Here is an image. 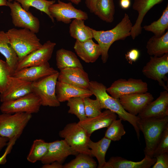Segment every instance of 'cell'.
I'll return each mask as SVG.
<instances>
[{
  "mask_svg": "<svg viewBox=\"0 0 168 168\" xmlns=\"http://www.w3.org/2000/svg\"><path fill=\"white\" fill-rule=\"evenodd\" d=\"M59 72L32 82V92L40 100L41 105L57 107L60 105L56 94Z\"/></svg>",
  "mask_w": 168,
  "mask_h": 168,
  "instance_id": "obj_7",
  "label": "cell"
},
{
  "mask_svg": "<svg viewBox=\"0 0 168 168\" xmlns=\"http://www.w3.org/2000/svg\"><path fill=\"white\" fill-rule=\"evenodd\" d=\"M32 117V114L19 112L0 114V136L18 138Z\"/></svg>",
  "mask_w": 168,
  "mask_h": 168,
  "instance_id": "obj_5",
  "label": "cell"
},
{
  "mask_svg": "<svg viewBox=\"0 0 168 168\" xmlns=\"http://www.w3.org/2000/svg\"><path fill=\"white\" fill-rule=\"evenodd\" d=\"M70 36L80 42H83L93 38L91 28L86 26L84 20L74 19L69 27Z\"/></svg>",
  "mask_w": 168,
  "mask_h": 168,
  "instance_id": "obj_29",
  "label": "cell"
},
{
  "mask_svg": "<svg viewBox=\"0 0 168 168\" xmlns=\"http://www.w3.org/2000/svg\"><path fill=\"white\" fill-rule=\"evenodd\" d=\"M98 0H85L86 7L91 13H93L95 5Z\"/></svg>",
  "mask_w": 168,
  "mask_h": 168,
  "instance_id": "obj_44",
  "label": "cell"
},
{
  "mask_svg": "<svg viewBox=\"0 0 168 168\" xmlns=\"http://www.w3.org/2000/svg\"><path fill=\"white\" fill-rule=\"evenodd\" d=\"M71 1L72 2L76 4H78L81 2V0H67Z\"/></svg>",
  "mask_w": 168,
  "mask_h": 168,
  "instance_id": "obj_48",
  "label": "cell"
},
{
  "mask_svg": "<svg viewBox=\"0 0 168 168\" xmlns=\"http://www.w3.org/2000/svg\"><path fill=\"white\" fill-rule=\"evenodd\" d=\"M168 153V125L163 131L155 150L153 157L162 153Z\"/></svg>",
  "mask_w": 168,
  "mask_h": 168,
  "instance_id": "obj_39",
  "label": "cell"
},
{
  "mask_svg": "<svg viewBox=\"0 0 168 168\" xmlns=\"http://www.w3.org/2000/svg\"><path fill=\"white\" fill-rule=\"evenodd\" d=\"M42 168H63L62 163L54 161L49 164H44L41 167Z\"/></svg>",
  "mask_w": 168,
  "mask_h": 168,
  "instance_id": "obj_43",
  "label": "cell"
},
{
  "mask_svg": "<svg viewBox=\"0 0 168 168\" xmlns=\"http://www.w3.org/2000/svg\"><path fill=\"white\" fill-rule=\"evenodd\" d=\"M143 28L146 31L153 33L155 35L160 36L165 33L168 29V5L163 11L161 17L148 25L143 26Z\"/></svg>",
  "mask_w": 168,
  "mask_h": 168,
  "instance_id": "obj_33",
  "label": "cell"
},
{
  "mask_svg": "<svg viewBox=\"0 0 168 168\" xmlns=\"http://www.w3.org/2000/svg\"><path fill=\"white\" fill-rule=\"evenodd\" d=\"M117 117L115 113L109 110H106L97 116L87 117L82 121H79L78 123L90 136L95 131L107 128L114 120L116 119Z\"/></svg>",
  "mask_w": 168,
  "mask_h": 168,
  "instance_id": "obj_20",
  "label": "cell"
},
{
  "mask_svg": "<svg viewBox=\"0 0 168 168\" xmlns=\"http://www.w3.org/2000/svg\"><path fill=\"white\" fill-rule=\"evenodd\" d=\"M49 143L42 139L35 140L27 156L28 161L35 163L39 161H40L46 154Z\"/></svg>",
  "mask_w": 168,
  "mask_h": 168,
  "instance_id": "obj_31",
  "label": "cell"
},
{
  "mask_svg": "<svg viewBox=\"0 0 168 168\" xmlns=\"http://www.w3.org/2000/svg\"><path fill=\"white\" fill-rule=\"evenodd\" d=\"M58 72L51 67L48 62L15 72L12 76L26 81L33 82Z\"/></svg>",
  "mask_w": 168,
  "mask_h": 168,
  "instance_id": "obj_19",
  "label": "cell"
},
{
  "mask_svg": "<svg viewBox=\"0 0 168 168\" xmlns=\"http://www.w3.org/2000/svg\"><path fill=\"white\" fill-rule=\"evenodd\" d=\"M11 76L10 69L6 62L0 59V93L7 88Z\"/></svg>",
  "mask_w": 168,
  "mask_h": 168,
  "instance_id": "obj_38",
  "label": "cell"
},
{
  "mask_svg": "<svg viewBox=\"0 0 168 168\" xmlns=\"http://www.w3.org/2000/svg\"><path fill=\"white\" fill-rule=\"evenodd\" d=\"M32 82L11 76L7 88L0 93V101L14 100L32 92Z\"/></svg>",
  "mask_w": 168,
  "mask_h": 168,
  "instance_id": "obj_16",
  "label": "cell"
},
{
  "mask_svg": "<svg viewBox=\"0 0 168 168\" xmlns=\"http://www.w3.org/2000/svg\"><path fill=\"white\" fill-rule=\"evenodd\" d=\"M7 0H0V7L2 6H7Z\"/></svg>",
  "mask_w": 168,
  "mask_h": 168,
  "instance_id": "obj_47",
  "label": "cell"
},
{
  "mask_svg": "<svg viewBox=\"0 0 168 168\" xmlns=\"http://www.w3.org/2000/svg\"><path fill=\"white\" fill-rule=\"evenodd\" d=\"M97 166L96 162L91 156L79 153L74 159L63 165V168H96Z\"/></svg>",
  "mask_w": 168,
  "mask_h": 168,
  "instance_id": "obj_34",
  "label": "cell"
},
{
  "mask_svg": "<svg viewBox=\"0 0 168 168\" xmlns=\"http://www.w3.org/2000/svg\"><path fill=\"white\" fill-rule=\"evenodd\" d=\"M140 55L139 51L136 49H132L128 52L125 54V58L128 63L132 64L138 58Z\"/></svg>",
  "mask_w": 168,
  "mask_h": 168,
  "instance_id": "obj_42",
  "label": "cell"
},
{
  "mask_svg": "<svg viewBox=\"0 0 168 168\" xmlns=\"http://www.w3.org/2000/svg\"><path fill=\"white\" fill-rule=\"evenodd\" d=\"M56 65L60 70L68 68H83L77 56L71 51L63 48L58 49L56 53Z\"/></svg>",
  "mask_w": 168,
  "mask_h": 168,
  "instance_id": "obj_27",
  "label": "cell"
},
{
  "mask_svg": "<svg viewBox=\"0 0 168 168\" xmlns=\"http://www.w3.org/2000/svg\"><path fill=\"white\" fill-rule=\"evenodd\" d=\"M49 143L48 151L40 161L43 164L54 161L62 164L68 156L78 154L72 149L64 139Z\"/></svg>",
  "mask_w": 168,
  "mask_h": 168,
  "instance_id": "obj_15",
  "label": "cell"
},
{
  "mask_svg": "<svg viewBox=\"0 0 168 168\" xmlns=\"http://www.w3.org/2000/svg\"><path fill=\"white\" fill-rule=\"evenodd\" d=\"M58 135L60 137L64 139L76 153H86L92 156L91 150L88 146L90 136L78 123L66 124L59 132Z\"/></svg>",
  "mask_w": 168,
  "mask_h": 168,
  "instance_id": "obj_6",
  "label": "cell"
},
{
  "mask_svg": "<svg viewBox=\"0 0 168 168\" xmlns=\"http://www.w3.org/2000/svg\"><path fill=\"white\" fill-rule=\"evenodd\" d=\"M51 16L58 21L69 24L71 19L86 20L88 19L86 13L75 8L71 2L65 3L58 0V3L51 5L49 8Z\"/></svg>",
  "mask_w": 168,
  "mask_h": 168,
  "instance_id": "obj_12",
  "label": "cell"
},
{
  "mask_svg": "<svg viewBox=\"0 0 168 168\" xmlns=\"http://www.w3.org/2000/svg\"><path fill=\"white\" fill-rule=\"evenodd\" d=\"M111 141L104 137L99 141L95 142L91 139L88 146L91 150V155L95 157L98 161V168H103L106 161L105 156Z\"/></svg>",
  "mask_w": 168,
  "mask_h": 168,
  "instance_id": "obj_28",
  "label": "cell"
},
{
  "mask_svg": "<svg viewBox=\"0 0 168 168\" xmlns=\"http://www.w3.org/2000/svg\"><path fill=\"white\" fill-rule=\"evenodd\" d=\"M138 124L139 129L143 133L145 139V155L153 158L154 152L162 134L168 125V116L139 119Z\"/></svg>",
  "mask_w": 168,
  "mask_h": 168,
  "instance_id": "obj_3",
  "label": "cell"
},
{
  "mask_svg": "<svg viewBox=\"0 0 168 168\" xmlns=\"http://www.w3.org/2000/svg\"><path fill=\"white\" fill-rule=\"evenodd\" d=\"M107 88L103 84L96 81H90L88 89L100 102L102 109L109 110L118 114L122 120L127 121L133 127L138 140L140 131L138 127L139 118L133 115L123 107L119 99L109 95L106 91Z\"/></svg>",
  "mask_w": 168,
  "mask_h": 168,
  "instance_id": "obj_1",
  "label": "cell"
},
{
  "mask_svg": "<svg viewBox=\"0 0 168 168\" xmlns=\"http://www.w3.org/2000/svg\"><path fill=\"white\" fill-rule=\"evenodd\" d=\"M56 94L60 103L67 101L72 98L90 97L93 95L89 89L79 88L58 81L56 84Z\"/></svg>",
  "mask_w": 168,
  "mask_h": 168,
  "instance_id": "obj_23",
  "label": "cell"
},
{
  "mask_svg": "<svg viewBox=\"0 0 168 168\" xmlns=\"http://www.w3.org/2000/svg\"><path fill=\"white\" fill-rule=\"evenodd\" d=\"M137 116L140 119L168 116V91L165 90L161 92L159 96L149 104Z\"/></svg>",
  "mask_w": 168,
  "mask_h": 168,
  "instance_id": "obj_18",
  "label": "cell"
},
{
  "mask_svg": "<svg viewBox=\"0 0 168 168\" xmlns=\"http://www.w3.org/2000/svg\"><path fill=\"white\" fill-rule=\"evenodd\" d=\"M83 100L85 113L87 118L94 117L101 113L102 109L98 100L92 99L87 97L84 98Z\"/></svg>",
  "mask_w": 168,
  "mask_h": 168,
  "instance_id": "obj_37",
  "label": "cell"
},
{
  "mask_svg": "<svg viewBox=\"0 0 168 168\" xmlns=\"http://www.w3.org/2000/svg\"><path fill=\"white\" fill-rule=\"evenodd\" d=\"M8 2H12V0H7Z\"/></svg>",
  "mask_w": 168,
  "mask_h": 168,
  "instance_id": "obj_49",
  "label": "cell"
},
{
  "mask_svg": "<svg viewBox=\"0 0 168 168\" xmlns=\"http://www.w3.org/2000/svg\"><path fill=\"white\" fill-rule=\"evenodd\" d=\"M9 140L7 138L0 136V152L4 147L7 146Z\"/></svg>",
  "mask_w": 168,
  "mask_h": 168,
  "instance_id": "obj_45",
  "label": "cell"
},
{
  "mask_svg": "<svg viewBox=\"0 0 168 168\" xmlns=\"http://www.w3.org/2000/svg\"><path fill=\"white\" fill-rule=\"evenodd\" d=\"M41 106L39 98L32 92L16 100L2 102V113L13 114L24 112L32 114L39 112Z\"/></svg>",
  "mask_w": 168,
  "mask_h": 168,
  "instance_id": "obj_8",
  "label": "cell"
},
{
  "mask_svg": "<svg viewBox=\"0 0 168 168\" xmlns=\"http://www.w3.org/2000/svg\"><path fill=\"white\" fill-rule=\"evenodd\" d=\"M148 90L147 83L141 79L133 78L127 80L119 79L114 81L106 91L116 99L128 94L137 93H145Z\"/></svg>",
  "mask_w": 168,
  "mask_h": 168,
  "instance_id": "obj_11",
  "label": "cell"
},
{
  "mask_svg": "<svg viewBox=\"0 0 168 168\" xmlns=\"http://www.w3.org/2000/svg\"><path fill=\"white\" fill-rule=\"evenodd\" d=\"M17 139L16 138H14L9 139L4 153L0 157V165H4L7 162V155L10 153Z\"/></svg>",
  "mask_w": 168,
  "mask_h": 168,
  "instance_id": "obj_41",
  "label": "cell"
},
{
  "mask_svg": "<svg viewBox=\"0 0 168 168\" xmlns=\"http://www.w3.org/2000/svg\"><path fill=\"white\" fill-rule=\"evenodd\" d=\"M142 72L147 78L157 81L159 85L168 91L165 83L167 80L166 75L168 73V53L160 57L151 56Z\"/></svg>",
  "mask_w": 168,
  "mask_h": 168,
  "instance_id": "obj_9",
  "label": "cell"
},
{
  "mask_svg": "<svg viewBox=\"0 0 168 168\" xmlns=\"http://www.w3.org/2000/svg\"><path fill=\"white\" fill-rule=\"evenodd\" d=\"M84 98L80 97L72 98L67 100V105L69 107L68 113L75 115L80 121L86 119Z\"/></svg>",
  "mask_w": 168,
  "mask_h": 168,
  "instance_id": "obj_35",
  "label": "cell"
},
{
  "mask_svg": "<svg viewBox=\"0 0 168 168\" xmlns=\"http://www.w3.org/2000/svg\"><path fill=\"white\" fill-rule=\"evenodd\" d=\"M163 0H134L133 8L138 13V17L134 24L133 26L130 36L135 39L142 33L141 24L147 12L155 5Z\"/></svg>",
  "mask_w": 168,
  "mask_h": 168,
  "instance_id": "obj_22",
  "label": "cell"
},
{
  "mask_svg": "<svg viewBox=\"0 0 168 168\" xmlns=\"http://www.w3.org/2000/svg\"><path fill=\"white\" fill-rule=\"evenodd\" d=\"M122 120L120 119L114 120L107 127L104 137L111 141L120 140L126 133Z\"/></svg>",
  "mask_w": 168,
  "mask_h": 168,
  "instance_id": "obj_36",
  "label": "cell"
},
{
  "mask_svg": "<svg viewBox=\"0 0 168 168\" xmlns=\"http://www.w3.org/2000/svg\"><path fill=\"white\" fill-rule=\"evenodd\" d=\"M73 48L77 56L86 63L95 62L101 55L100 45L92 39L83 42L76 40Z\"/></svg>",
  "mask_w": 168,
  "mask_h": 168,
  "instance_id": "obj_21",
  "label": "cell"
},
{
  "mask_svg": "<svg viewBox=\"0 0 168 168\" xmlns=\"http://www.w3.org/2000/svg\"><path fill=\"white\" fill-rule=\"evenodd\" d=\"M156 161L152 168H168V153H164L156 156Z\"/></svg>",
  "mask_w": 168,
  "mask_h": 168,
  "instance_id": "obj_40",
  "label": "cell"
},
{
  "mask_svg": "<svg viewBox=\"0 0 168 168\" xmlns=\"http://www.w3.org/2000/svg\"><path fill=\"white\" fill-rule=\"evenodd\" d=\"M7 4L10 9L12 22L15 27L28 29L36 34L39 32L40 23L37 17L24 9L15 1L13 2L7 1Z\"/></svg>",
  "mask_w": 168,
  "mask_h": 168,
  "instance_id": "obj_10",
  "label": "cell"
},
{
  "mask_svg": "<svg viewBox=\"0 0 168 168\" xmlns=\"http://www.w3.org/2000/svg\"><path fill=\"white\" fill-rule=\"evenodd\" d=\"M0 53L5 57L12 75L16 71L18 59L10 44L7 32L3 31H0Z\"/></svg>",
  "mask_w": 168,
  "mask_h": 168,
  "instance_id": "obj_25",
  "label": "cell"
},
{
  "mask_svg": "<svg viewBox=\"0 0 168 168\" xmlns=\"http://www.w3.org/2000/svg\"><path fill=\"white\" fill-rule=\"evenodd\" d=\"M6 32L10 44L17 56L18 62L42 46L36 33L29 29L13 28Z\"/></svg>",
  "mask_w": 168,
  "mask_h": 168,
  "instance_id": "obj_4",
  "label": "cell"
},
{
  "mask_svg": "<svg viewBox=\"0 0 168 168\" xmlns=\"http://www.w3.org/2000/svg\"><path fill=\"white\" fill-rule=\"evenodd\" d=\"M156 159L145 156L139 161L128 160L119 156L112 157L106 162L103 168H150L155 163Z\"/></svg>",
  "mask_w": 168,
  "mask_h": 168,
  "instance_id": "obj_24",
  "label": "cell"
},
{
  "mask_svg": "<svg viewBox=\"0 0 168 168\" xmlns=\"http://www.w3.org/2000/svg\"><path fill=\"white\" fill-rule=\"evenodd\" d=\"M133 24L127 13H125L121 21L113 29L106 30H96L91 28L94 38L98 42L101 50V58L103 63L108 60L109 50L115 41L124 40L130 36Z\"/></svg>",
  "mask_w": 168,
  "mask_h": 168,
  "instance_id": "obj_2",
  "label": "cell"
},
{
  "mask_svg": "<svg viewBox=\"0 0 168 168\" xmlns=\"http://www.w3.org/2000/svg\"><path fill=\"white\" fill-rule=\"evenodd\" d=\"M58 81L84 89H88L90 80L88 73L83 68H66L59 72Z\"/></svg>",
  "mask_w": 168,
  "mask_h": 168,
  "instance_id": "obj_17",
  "label": "cell"
},
{
  "mask_svg": "<svg viewBox=\"0 0 168 168\" xmlns=\"http://www.w3.org/2000/svg\"><path fill=\"white\" fill-rule=\"evenodd\" d=\"M56 45L55 43L50 40L47 41L42 44L41 48L30 53L19 61L15 72L26 68L40 65L48 62L52 57Z\"/></svg>",
  "mask_w": 168,
  "mask_h": 168,
  "instance_id": "obj_13",
  "label": "cell"
},
{
  "mask_svg": "<svg viewBox=\"0 0 168 168\" xmlns=\"http://www.w3.org/2000/svg\"><path fill=\"white\" fill-rule=\"evenodd\" d=\"M119 99L126 111L133 115L136 116L153 100L154 98L151 93L147 92L123 96Z\"/></svg>",
  "mask_w": 168,
  "mask_h": 168,
  "instance_id": "obj_14",
  "label": "cell"
},
{
  "mask_svg": "<svg viewBox=\"0 0 168 168\" xmlns=\"http://www.w3.org/2000/svg\"><path fill=\"white\" fill-rule=\"evenodd\" d=\"M19 2L22 7L27 11H29L30 7H34L46 14L54 22V19L51 16L49 11L50 6L55 3V0H15Z\"/></svg>",
  "mask_w": 168,
  "mask_h": 168,
  "instance_id": "obj_32",
  "label": "cell"
},
{
  "mask_svg": "<svg viewBox=\"0 0 168 168\" xmlns=\"http://www.w3.org/2000/svg\"><path fill=\"white\" fill-rule=\"evenodd\" d=\"M93 13L103 21L112 22L115 13L113 0H98Z\"/></svg>",
  "mask_w": 168,
  "mask_h": 168,
  "instance_id": "obj_30",
  "label": "cell"
},
{
  "mask_svg": "<svg viewBox=\"0 0 168 168\" xmlns=\"http://www.w3.org/2000/svg\"><path fill=\"white\" fill-rule=\"evenodd\" d=\"M147 52L151 56L160 57L168 53V31L160 36L154 35L147 41Z\"/></svg>",
  "mask_w": 168,
  "mask_h": 168,
  "instance_id": "obj_26",
  "label": "cell"
},
{
  "mask_svg": "<svg viewBox=\"0 0 168 168\" xmlns=\"http://www.w3.org/2000/svg\"><path fill=\"white\" fill-rule=\"evenodd\" d=\"M130 0H120V4L122 8L126 9L129 8L130 5Z\"/></svg>",
  "mask_w": 168,
  "mask_h": 168,
  "instance_id": "obj_46",
  "label": "cell"
}]
</instances>
